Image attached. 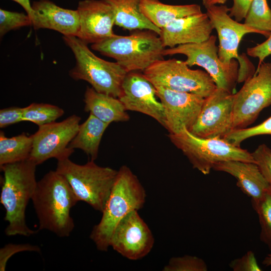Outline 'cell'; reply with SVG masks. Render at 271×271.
Instances as JSON below:
<instances>
[{"mask_svg": "<svg viewBox=\"0 0 271 271\" xmlns=\"http://www.w3.org/2000/svg\"><path fill=\"white\" fill-rule=\"evenodd\" d=\"M143 74L155 87L193 93L204 98L217 88L207 72L192 69L185 61L174 58L159 60L145 70Z\"/></svg>", "mask_w": 271, "mask_h": 271, "instance_id": "9", "label": "cell"}, {"mask_svg": "<svg viewBox=\"0 0 271 271\" xmlns=\"http://www.w3.org/2000/svg\"><path fill=\"white\" fill-rule=\"evenodd\" d=\"M229 265L234 271L262 270L252 251H248L241 257L232 260Z\"/></svg>", "mask_w": 271, "mask_h": 271, "instance_id": "34", "label": "cell"}, {"mask_svg": "<svg viewBox=\"0 0 271 271\" xmlns=\"http://www.w3.org/2000/svg\"><path fill=\"white\" fill-rule=\"evenodd\" d=\"M247 26L260 31L267 38L271 33V9L267 0H253L244 18Z\"/></svg>", "mask_w": 271, "mask_h": 271, "instance_id": "27", "label": "cell"}, {"mask_svg": "<svg viewBox=\"0 0 271 271\" xmlns=\"http://www.w3.org/2000/svg\"><path fill=\"white\" fill-rule=\"evenodd\" d=\"M252 206L258 216L260 227V240L271 250V187Z\"/></svg>", "mask_w": 271, "mask_h": 271, "instance_id": "28", "label": "cell"}, {"mask_svg": "<svg viewBox=\"0 0 271 271\" xmlns=\"http://www.w3.org/2000/svg\"><path fill=\"white\" fill-rule=\"evenodd\" d=\"M112 8L115 25L128 31L149 30L159 35L161 30L148 20L140 11L142 0H103Z\"/></svg>", "mask_w": 271, "mask_h": 271, "instance_id": "23", "label": "cell"}, {"mask_svg": "<svg viewBox=\"0 0 271 271\" xmlns=\"http://www.w3.org/2000/svg\"><path fill=\"white\" fill-rule=\"evenodd\" d=\"M233 5L229 8V15L237 22L244 19L253 0H232Z\"/></svg>", "mask_w": 271, "mask_h": 271, "instance_id": "37", "label": "cell"}, {"mask_svg": "<svg viewBox=\"0 0 271 271\" xmlns=\"http://www.w3.org/2000/svg\"><path fill=\"white\" fill-rule=\"evenodd\" d=\"M145 190L137 177L126 166H121L102 212L99 222L90 235L98 250L106 251L117 224L129 213L143 208Z\"/></svg>", "mask_w": 271, "mask_h": 271, "instance_id": "3", "label": "cell"}, {"mask_svg": "<svg viewBox=\"0 0 271 271\" xmlns=\"http://www.w3.org/2000/svg\"><path fill=\"white\" fill-rule=\"evenodd\" d=\"M24 107H9L0 110V127L5 128L9 125L23 121Z\"/></svg>", "mask_w": 271, "mask_h": 271, "instance_id": "35", "label": "cell"}, {"mask_svg": "<svg viewBox=\"0 0 271 271\" xmlns=\"http://www.w3.org/2000/svg\"><path fill=\"white\" fill-rule=\"evenodd\" d=\"M206 9V13L217 33L218 54L220 60L224 63L229 64L233 59H237L239 65L237 83L245 81L255 71L253 65L245 55L238 54L239 44L247 34L257 33L266 37L265 34L233 20L229 15V8L226 5H215Z\"/></svg>", "mask_w": 271, "mask_h": 271, "instance_id": "8", "label": "cell"}, {"mask_svg": "<svg viewBox=\"0 0 271 271\" xmlns=\"http://www.w3.org/2000/svg\"><path fill=\"white\" fill-rule=\"evenodd\" d=\"M64 113V110L56 105L32 103L24 107L23 121H30L40 126L55 121Z\"/></svg>", "mask_w": 271, "mask_h": 271, "instance_id": "26", "label": "cell"}, {"mask_svg": "<svg viewBox=\"0 0 271 271\" xmlns=\"http://www.w3.org/2000/svg\"><path fill=\"white\" fill-rule=\"evenodd\" d=\"M271 105V62H263L234 94L233 129L247 127Z\"/></svg>", "mask_w": 271, "mask_h": 271, "instance_id": "11", "label": "cell"}, {"mask_svg": "<svg viewBox=\"0 0 271 271\" xmlns=\"http://www.w3.org/2000/svg\"><path fill=\"white\" fill-rule=\"evenodd\" d=\"M20 4L26 11L27 14L32 20L34 15V11L29 0H12Z\"/></svg>", "mask_w": 271, "mask_h": 271, "instance_id": "38", "label": "cell"}, {"mask_svg": "<svg viewBox=\"0 0 271 271\" xmlns=\"http://www.w3.org/2000/svg\"><path fill=\"white\" fill-rule=\"evenodd\" d=\"M109 125L89 114L86 120L80 124L78 132L68 147L83 151L90 160L95 161L103 134Z\"/></svg>", "mask_w": 271, "mask_h": 271, "instance_id": "24", "label": "cell"}, {"mask_svg": "<svg viewBox=\"0 0 271 271\" xmlns=\"http://www.w3.org/2000/svg\"><path fill=\"white\" fill-rule=\"evenodd\" d=\"M84 102L86 112L105 123L123 122L129 119L127 110L118 98L98 92L92 87H87Z\"/></svg>", "mask_w": 271, "mask_h": 271, "instance_id": "21", "label": "cell"}, {"mask_svg": "<svg viewBox=\"0 0 271 271\" xmlns=\"http://www.w3.org/2000/svg\"><path fill=\"white\" fill-rule=\"evenodd\" d=\"M40 252V248L37 245L30 244H12L5 245L0 249V270L5 271L7 262L14 254L22 251Z\"/></svg>", "mask_w": 271, "mask_h": 271, "instance_id": "33", "label": "cell"}, {"mask_svg": "<svg viewBox=\"0 0 271 271\" xmlns=\"http://www.w3.org/2000/svg\"><path fill=\"white\" fill-rule=\"evenodd\" d=\"M157 98L155 86L143 73L135 71L126 74L118 97L126 110L150 116L165 128L164 108Z\"/></svg>", "mask_w": 271, "mask_h": 271, "instance_id": "16", "label": "cell"}, {"mask_svg": "<svg viewBox=\"0 0 271 271\" xmlns=\"http://www.w3.org/2000/svg\"><path fill=\"white\" fill-rule=\"evenodd\" d=\"M56 171L66 178L79 201L101 212L118 172L110 167L99 166L94 161L79 165L69 158L58 161Z\"/></svg>", "mask_w": 271, "mask_h": 271, "instance_id": "6", "label": "cell"}, {"mask_svg": "<svg viewBox=\"0 0 271 271\" xmlns=\"http://www.w3.org/2000/svg\"><path fill=\"white\" fill-rule=\"evenodd\" d=\"M214 29L207 14L201 13L174 20L161 30L160 36L165 48H173L204 42Z\"/></svg>", "mask_w": 271, "mask_h": 271, "instance_id": "18", "label": "cell"}, {"mask_svg": "<svg viewBox=\"0 0 271 271\" xmlns=\"http://www.w3.org/2000/svg\"><path fill=\"white\" fill-rule=\"evenodd\" d=\"M33 147L32 136L25 133L11 138L0 132V167L29 159Z\"/></svg>", "mask_w": 271, "mask_h": 271, "instance_id": "25", "label": "cell"}, {"mask_svg": "<svg viewBox=\"0 0 271 271\" xmlns=\"http://www.w3.org/2000/svg\"><path fill=\"white\" fill-rule=\"evenodd\" d=\"M262 263L265 266H271V253L268 254L263 259Z\"/></svg>", "mask_w": 271, "mask_h": 271, "instance_id": "40", "label": "cell"}, {"mask_svg": "<svg viewBox=\"0 0 271 271\" xmlns=\"http://www.w3.org/2000/svg\"><path fill=\"white\" fill-rule=\"evenodd\" d=\"M65 43L72 51L76 60L69 72L74 80L89 83L98 92L118 98L127 72L116 62L106 61L96 56L87 43L73 36H63Z\"/></svg>", "mask_w": 271, "mask_h": 271, "instance_id": "5", "label": "cell"}, {"mask_svg": "<svg viewBox=\"0 0 271 271\" xmlns=\"http://www.w3.org/2000/svg\"><path fill=\"white\" fill-rule=\"evenodd\" d=\"M169 137L193 167L204 175L209 174L215 164L222 162L240 161L256 164L251 153L220 137L201 138L186 128L177 134L169 133Z\"/></svg>", "mask_w": 271, "mask_h": 271, "instance_id": "7", "label": "cell"}, {"mask_svg": "<svg viewBox=\"0 0 271 271\" xmlns=\"http://www.w3.org/2000/svg\"><path fill=\"white\" fill-rule=\"evenodd\" d=\"M155 239L150 228L133 210L117 224L112 234L110 246L130 260L141 259L152 250Z\"/></svg>", "mask_w": 271, "mask_h": 271, "instance_id": "14", "label": "cell"}, {"mask_svg": "<svg viewBox=\"0 0 271 271\" xmlns=\"http://www.w3.org/2000/svg\"><path fill=\"white\" fill-rule=\"evenodd\" d=\"M216 36L211 35L207 40L201 43L180 45L165 49L163 55H185L186 57L185 62L190 67L197 65L203 68L217 88L234 94L238 80V62L233 59L229 64L223 63L218 56V47L216 46Z\"/></svg>", "mask_w": 271, "mask_h": 271, "instance_id": "10", "label": "cell"}, {"mask_svg": "<svg viewBox=\"0 0 271 271\" xmlns=\"http://www.w3.org/2000/svg\"><path fill=\"white\" fill-rule=\"evenodd\" d=\"M140 11L161 30L176 19L202 13L201 7L197 4L169 5L160 0H142Z\"/></svg>", "mask_w": 271, "mask_h": 271, "instance_id": "22", "label": "cell"}, {"mask_svg": "<svg viewBox=\"0 0 271 271\" xmlns=\"http://www.w3.org/2000/svg\"><path fill=\"white\" fill-rule=\"evenodd\" d=\"M165 116L169 133L177 134L183 129L190 130L201 110L205 98L193 93L155 87Z\"/></svg>", "mask_w": 271, "mask_h": 271, "instance_id": "15", "label": "cell"}, {"mask_svg": "<svg viewBox=\"0 0 271 271\" xmlns=\"http://www.w3.org/2000/svg\"><path fill=\"white\" fill-rule=\"evenodd\" d=\"M260 171L271 186V150L265 144L260 145L251 153Z\"/></svg>", "mask_w": 271, "mask_h": 271, "instance_id": "32", "label": "cell"}, {"mask_svg": "<svg viewBox=\"0 0 271 271\" xmlns=\"http://www.w3.org/2000/svg\"><path fill=\"white\" fill-rule=\"evenodd\" d=\"M247 54L251 57L258 58L259 66L266 57L271 55V33L264 42L248 48Z\"/></svg>", "mask_w": 271, "mask_h": 271, "instance_id": "36", "label": "cell"}, {"mask_svg": "<svg viewBox=\"0 0 271 271\" xmlns=\"http://www.w3.org/2000/svg\"><path fill=\"white\" fill-rule=\"evenodd\" d=\"M207 265L202 259L195 256L185 255L173 257L169 261L164 271H207Z\"/></svg>", "mask_w": 271, "mask_h": 271, "instance_id": "30", "label": "cell"}, {"mask_svg": "<svg viewBox=\"0 0 271 271\" xmlns=\"http://www.w3.org/2000/svg\"><path fill=\"white\" fill-rule=\"evenodd\" d=\"M79 28L76 37L87 44L98 43L115 35V17L110 6L103 0H83L78 3Z\"/></svg>", "mask_w": 271, "mask_h": 271, "instance_id": "17", "label": "cell"}, {"mask_svg": "<svg viewBox=\"0 0 271 271\" xmlns=\"http://www.w3.org/2000/svg\"><path fill=\"white\" fill-rule=\"evenodd\" d=\"M264 134L271 135V116L256 126L233 129L223 139L231 145L240 147L241 143L247 139Z\"/></svg>", "mask_w": 271, "mask_h": 271, "instance_id": "29", "label": "cell"}, {"mask_svg": "<svg viewBox=\"0 0 271 271\" xmlns=\"http://www.w3.org/2000/svg\"><path fill=\"white\" fill-rule=\"evenodd\" d=\"M30 25H32V21L27 14L0 9L1 37L10 31Z\"/></svg>", "mask_w": 271, "mask_h": 271, "instance_id": "31", "label": "cell"}, {"mask_svg": "<svg viewBox=\"0 0 271 271\" xmlns=\"http://www.w3.org/2000/svg\"><path fill=\"white\" fill-rule=\"evenodd\" d=\"M213 169L233 176L237 180V186L251 198L252 205L256 203L271 187L254 163L227 161L215 164Z\"/></svg>", "mask_w": 271, "mask_h": 271, "instance_id": "20", "label": "cell"}, {"mask_svg": "<svg viewBox=\"0 0 271 271\" xmlns=\"http://www.w3.org/2000/svg\"><path fill=\"white\" fill-rule=\"evenodd\" d=\"M234 94L216 88L205 98L200 113L189 130L201 138H223L233 130Z\"/></svg>", "mask_w": 271, "mask_h": 271, "instance_id": "13", "label": "cell"}, {"mask_svg": "<svg viewBox=\"0 0 271 271\" xmlns=\"http://www.w3.org/2000/svg\"><path fill=\"white\" fill-rule=\"evenodd\" d=\"M32 200L39 223L60 237H68L74 228L71 208L78 202L66 178L50 171L37 182Z\"/></svg>", "mask_w": 271, "mask_h": 271, "instance_id": "1", "label": "cell"}, {"mask_svg": "<svg viewBox=\"0 0 271 271\" xmlns=\"http://www.w3.org/2000/svg\"><path fill=\"white\" fill-rule=\"evenodd\" d=\"M80 120L73 114L62 121L39 126L31 135L33 147L29 159L39 165L51 158L59 161L69 158L74 150L68 146L78 132Z\"/></svg>", "mask_w": 271, "mask_h": 271, "instance_id": "12", "label": "cell"}, {"mask_svg": "<svg viewBox=\"0 0 271 271\" xmlns=\"http://www.w3.org/2000/svg\"><path fill=\"white\" fill-rule=\"evenodd\" d=\"M32 7L34 11L32 25L35 30L48 29L63 36H77L79 28L77 10L64 9L49 0L34 2Z\"/></svg>", "mask_w": 271, "mask_h": 271, "instance_id": "19", "label": "cell"}, {"mask_svg": "<svg viewBox=\"0 0 271 271\" xmlns=\"http://www.w3.org/2000/svg\"><path fill=\"white\" fill-rule=\"evenodd\" d=\"M37 166L28 159L0 167L4 175L0 202L6 210L5 220L8 225L5 233L8 236L29 237L38 232L27 226L25 219L26 207L37 185Z\"/></svg>", "mask_w": 271, "mask_h": 271, "instance_id": "2", "label": "cell"}, {"mask_svg": "<svg viewBox=\"0 0 271 271\" xmlns=\"http://www.w3.org/2000/svg\"><path fill=\"white\" fill-rule=\"evenodd\" d=\"M93 50L114 59L127 73L144 71L163 59L165 49L160 35L138 30L127 36L115 34L91 45Z\"/></svg>", "mask_w": 271, "mask_h": 271, "instance_id": "4", "label": "cell"}, {"mask_svg": "<svg viewBox=\"0 0 271 271\" xmlns=\"http://www.w3.org/2000/svg\"><path fill=\"white\" fill-rule=\"evenodd\" d=\"M202 1L203 5L207 8L213 6L224 5L227 0H202Z\"/></svg>", "mask_w": 271, "mask_h": 271, "instance_id": "39", "label": "cell"}]
</instances>
